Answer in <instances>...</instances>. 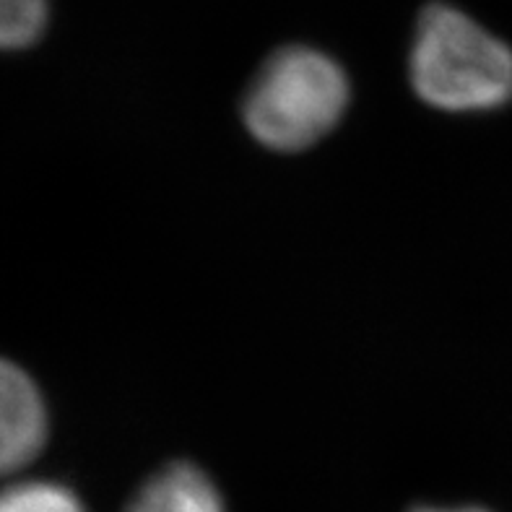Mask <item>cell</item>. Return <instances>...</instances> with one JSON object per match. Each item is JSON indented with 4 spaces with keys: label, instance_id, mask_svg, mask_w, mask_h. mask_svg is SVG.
<instances>
[{
    "label": "cell",
    "instance_id": "6da1fadb",
    "mask_svg": "<svg viewBox=\"0 0 512 512\" xmlns=\"http://www.w3.org/2000/svg\"><path fill=\"white\" fill-rule=\"evenodd\" d=\"M411 86L445 112H489L512 99V50L448 3H429L416 21Z\"/></svg>",
    "mask_w": 512,
    "mask_h": 512
},
{
    "label": "cell",
    "instance_id": "7a4b0ae2",
    "mask_svg": "<svg viewBox=\"0 0 512 512\" xmlns=\"http://www.w3.org/2000/svg\"><path fill=\"white\" fill-rule=\"evenodd\" d=\"M349 76L331 55L307 45L281 47L260 65L242 102L250 136L266 149L305 151L346 115Z\"/></svg>",
    "mask_w": 512,
    "mask_h": 512
},
{
    "label": "cell",
    "instance_id": "3957f363",
    "mask_svg": "<svg viewBox=\"0 0 512 512\" xmlns=\"http://www.w3.org/2000/svg\"><path fill=\"white\" fill-rule=\"evenodd\" d=\"M47 437V409L32 377L0 359V476L32 463Z\"/></svg>",
    "mask_w": 512,
    "mask_h": 512
},
{
    "label": "cell",
    "instance_id": "277c9868",
    "mask_svg": "<svg viewBox=\"0 0 512 512\" xmlns=\"http://www.w3.org/2000/svg\"><path fill=\"white\" fill-rule=\"evenodd\" d=\"M125 512H227L214 481L190 463H172L151 476Z\"/></svg>",
    "mask_w": 512,
    "mask_h": 512
},
{
    "label": "cell",
    "instance_id": "5b68a950",
    "mask_svg": "<svg viewBox=\"0 0 512 512\" xmlns=\"http://www.w3.org/2000/svg\"><path fill=\"white\" fill-rule=\"evenodd\" d=\"M0 512H86L76 494L52 481H21L0 492Z\"/></svg>",
    "mask_w": 512,
    "mask_h": 512
},
{
    "label": "cell",
    "instance_id": "8992f818",
    "mask_svg": "<svg viewBox=\"0 0 512 512\" xmlns=\"http://www.w3.org/2000/svg\"><path fill=\"white\" fill-rule=\"evenodd\" d=\"M47 26V0H0V50L34 45Z\"/></svg>",
    "mask_w": 512,
    "mask_h": 512
},
{
    "label": "cell",
    "instance_id": "52a82bcc",
    "mask_svg": "<svg viewBox=\"0 0 512 512\" xmlns=\"http://www.w3.org/2000/svg\"><path fill=\"white\" fill-rule=\"evenodd\" d=\"M414 512H484L479 507H419Z\"/></svg>",
    "mask_w": 512,
    "mask_h": 512
}]
</instances>
